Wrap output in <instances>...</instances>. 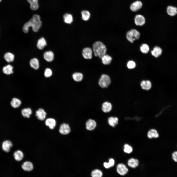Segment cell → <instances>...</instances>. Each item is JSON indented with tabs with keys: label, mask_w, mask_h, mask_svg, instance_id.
Listing matches in <instances>:
<instances>
[{
	"label": "cell",
	"mask_w": 177,
	"mask_h": 177,
	"mask_svg": "<svg viewBox=\"0 0 177 177\" xmlns=\"http://www.w3.org/2000/svg\"><path fill=\"white\" fill-rule=\"evenodd\" d=\"M92 48L95 55L101 58L106 54V48L102 42L99 41L95 42L93 44Z\"/></svg>",
	"instance_id": "obj_1"
},
{
	"label": "cell",
	"mask_w": 177,
	"mask_h": 177,
	"mask_svg": "<svg viewBox=\"0 0 177 177\" xmlns=\"http://www.w3.org/2000/svg\"><path fill=\"white\" fill-rule=\"evenodd\" d=\"M29 21L30 27H32L33 31L35 32H37L42 25L40 16L37 14H35L33 16L32 18L30 19Z\"/></svg>",
	"instance_id": "obj_2"
},
{
	"label": "cell",
	"mask_w": 177,
	"mask_h": 177,
	"mask_svg": "<svg viewBox=\"0 0 177 177\" xmlns=\"http://www.w3.org/2000/svg\"><path fill=\"white\" fill-rule=\"evenodd\" d=\"M111 80L110 77L105 74H102L99 78L98 82L99 86L102 88H106L110 85Z\"/></svg>",
	"instance_id": "obj_3"
},
{
	"label": "cell",
	"mask_w": 177,
	"mask_h": 177,
	"mask_svg": "<svg viewBox=\"0 0 177 177\" xmlns=\"http://www.w3.org/2000/svg\"><path fill=\"white\" fill-rule=\"evenodd\" d=\"M140 37L139 32L135 29H133L129 31L126 34L127 40L131 43L136 40L138 39Z\"/></svg>",
	"instance_id": "obj_4"
},
{
	"label": "cell",
	"mask_w": 177,
	"mask_h": 177,
	"mask_svg": "<svg viewBox=\"0 0 177 177\" xmlns=\"http://www.w3.org/2000/svg\"><path fill=\"white\" fill-rule=\"evenodd\" d=\"M112 107V104L110 102L106 101L103 102L101 104V109L103 112L106 113L110 112Z\"/></svg>",
	"instance_id": "obj_5"
},
{
	"label": "cell",
	"mask_w": 177,
	"mask_h": 177,
	"mask_svg": "<svg viewBox=\"0 0 177 177\" xmlns=\"http://www.w3.org/2000/svg\"><path fill=\"white\" fill-rule=\"evenodd\" d=\"M116 170L117 172L120 175L124 176L128 173V169L124 164L120 163L117 165Z\"/></svg>",
	"instance_id": "obj_6"
},
{
	"label": "cell",
	"mask_w": 177,
	"mask_h": 177,
	"mask_svg": "<svg viewBox=\"0 0 177 177\" xmlns=\"http://www.w3.org/2000/svg\"><path fill=\"white\" fill-rule=\"evenodd\" d=\"M85 125L86 129L91 131L94 129L97 126V123L95 120L89 119L86 121Z\"/></svg>",
	"instance_id": "obj_7"
},
{
	"label": "cell",
	"mask_w": 177,
	"mask_h": 177,
	"mask_svg": "<svg viewBox=\"0 0 177 177\" xmlns=\"http://www.w3.org/2000/svg\"><path fill=\"white\" fill-rule=\"evenodd\" d=\"M70 128L69 125L67 124L64 123L60 126L59 132L62 134L67 135L70 133Z\"/></svg>",
	"instance_id": "obj_8"
},
{
	"label": "cell",
	"mask_w": 177,
	"mask_h": 177,
	"mask_svg": "<svg viewBox=\"0 0 177 177\" xmlns=\"http://www.w3.org/2000/svg\"><path fill=\"white\" fill-rule=\"evenodd\" d=\"M92 50L90 48L86 47L83 50L82 55L83 57L86 59H91L92 57Z\"/></svg>",
	"instance_id": "obj_9"
},
{
	"label": "cell",
	"mask_w": 177,
	"mask_h": 177,
	"mask_svg": "<svg viewBox=\"0 0 177 177\" xmlns=\"http://www.w3.org/2000/svg\"><path fill=\"white\" fill-rule=\"evenodd\" d=\"M166 12L169 16L171 17L174 16L177 14V8L175 6L169 5L167 7Z\"/></svg>",
	"instance_id": "obj_10"
},
{
	"label": "cell",
	"mask_w": 177,
	"mask_h": 177,
	"mask_svg": "<svg viewBox=\"0 0 177 177\" xmlns=\"http://www.w3.org/2000/svg\"><path fill=\"white\" fill-rule=\"evenodd\" d=\"M135 24L137 26H142L145 23V20L144 17L140 14L136 15L134 18Z\"/></svg>",
	"instance_id": "obj_11"
},
{
	"label": "cell",
	"mask_w": 177,
	"mask_h": 177,
	"mask_svg": "<svg viewBox=\"0 0 177 177\" xmlns=\"http://www.w3.org/2000/svg\"><path fill=\"white\" fill-rule=\"evenodd\" d=\"M46 113L42 108H39L36 112L35 115L38 119L41 120H43L45 118Z\"/></svg>",
	"instance_id": "obj_12"
},
{
	"label": "cell",
	"mask_w": 177,
	"mask_h": 177,
	"mask_svg": "<svg viewBox=\"0 0 177 177\" xmlns=\"http://www.w3.org/2000/svg\"><path fill=\"white\" fill-rule=\"evenodd\" d=\"M142 4L139 1H137L133 2L131 5L130 9L133 12H136L140 9L142 7Z\"/></svg>",
	"instance_id": "obj_13"
},
{
	"label": "cell",
	"mask_w": 177,
	"mask_h": 177,
	"mask_svg": "<svg viewBox=\"0 0 177 177\" xmlns=\"http://www.w3.org/2000/svg\"><path fill=\"white\" fill-rule=\"evenodd\" d=\"M140 85L143 89L146 90H150L152 87L151 83L149 80H143L142 81Z\"/></svg>",
	"instance_id": "obj_14"
},
{
	"label": "cell",
	"mask_w": 177,
	"mask_h": 177,
	"mask_svg": "<svg viewBox=\"0 0 177 177\" xmlns=\"http://www.w3.org/2000/svg\"><path fill=\"white\" fill-rule=\"evenodd\" d=\"M139 161L137 159L131 158L129 159L127 162L128 165L130 167L135 168L138 166Z\"/></svg>",
	"instance_id": "obj_15"
},
{
	"label": "cell",
	"mask_w": 177,
	"mask_h": 177,
	"mask_svg": "<svg viewBox=\"0 0 177 177\" xmlns=\"http://www.w3.org/2000/svg\"><path fill=\"white\" fill-rule=\"evenodd\" d=\"M22 168L25 171H30L33 170V166L31 162L30 161H26L22 164Z\"/></svg>",
	"instance_id": "obj_16"
},
{
	"label": "cell",
	"mask_w": 177,
	"mask_h": 177,
	"mask_svg": "<svg viewBox=\"0 0 177 177\" xmlns=\"http://www.w3.org/2000/svg\"><path fill=\"white\" fill-rule=\"evenodd\" d=\"M12 146V144L11 141L8 140H5L2 144V149L5 152H8L10 151V148Z\"/></svg>",
	"instance_id": "obj_17"
},
{
	"label": "cell",
	"mask_w": 177,
	"mask_h": 177,
	"mask_svg": "<svg viewBox=\"0 0 177 177\" xmlns=\"http://www.w3.org/2000/svg\"><path fill=\"white\" fill-rule=\"evenodd\" d=\"M72 77L73 80L77 82H81L83 78V74L79 72H75L73 73L72 75Z\"/></svg>",
	"instance_id": "obj_18"
},
{
	"label": "cell",
	"mask_w": 177,
	"mask_h": 177,
	"mask_svg": "<svg viewBox=\"0 0 177 177\" xmlns=\"http://www.w3.org/2000/svg\"><path fill=\"white\" fill-rule=\"evenodd\" d=\"M107 121L109 125L112 127H114L118 124V119L116 117L110 116L108 118Z\"/></svg>",
	"instance_id": "obj_19"
},
{
	"label": "cell",
	"mask_w": 177,
	"mask_h": 177,
	"mask_svg": "<svg viewBox=\"0 0 177 177\" xmlns=\"http://www.w3.org/2000/svg\"><path fill=\"white\" fill-rule=\"evenodd\" d=\"M162 51L161 48L158 46H155L151 51L152 55L155 58H158L162 54Z\"/></svg>",
	"instance_id": "obj_20"
},
{
	"label": "cell",
	"mask_w": 177,
	"mask_h": 177,
	"mask_svg": "<svg viewBox=\"0 0 177 177\" xmlns=\"http://www.w3.org/2000/svg\"><path fill=\"white\" fill-rule=\"evenodd\" d=\"M44 59L47 61L51 62L54 59V54L52 51H46L44 53Z\"/></svg>",
	"instance_id": "obj_21"
},
{
	"label": "cell",
	"mask_w": 177,
	"mask_h": 177,
	"mask_svg": "<svg viewBox=\"0 0 177 177\" xmlns=\"http://www.w3.org/2000/svg\"><path fill=\"white\" fill-rule=\"evenodd\" d=\"M45 124L47 126H48L50 129H53L55 127L56 122L54 119L49 118L46 120Z\"/></svg>",
	"instance_id": "obj_22"
},
{
	"label": "cell",
	"mask_w": 177,
	"mask_h": 177,
	"mask_svg": "<svg viewBox=\"0 0 177 177\" xmlns=\"http://www.w3.org/2000/svg\"><path fill=\"white\" fill-rule=\"evenodd\" d=\"M101 58L102 63L105 65L110 64L112 60V57L106 54L103 56Z\"/></svg>",
	"instance_id": "obj_23"
},
{
	"label": "cell",
	"mask_w": 177,
	"mask_h": 177,
	"mask_svg": "<svg viewBox=\"0 0 177 177\" xmlns=\"http://www.w3.org/2000/svg\"><path fill=\"white\" fill-rule=\"evenodd\" d=\"M148 137L149 139L156 138L159 137V134L157 131L155 129H152L149 130L147 133Z\"/></svg>",
	"instance_id": "obj_24"
},
{
	"label": "cell",
	"mask_w": 177,
	"mask_h": 177,
	"mask_svg": "<svg viewBox=\"0 0 177 177\" xmlns=\"http://www.w3.org/2000/svg\"><path fill=\"white\" fill-rule=\"evenodd\" d=\"M47 45V43L44 37H42L38 41L37 44V47L39 49L42 50Z\"/></svg>",
	"instance_id": "obj_25"
},
{
	"label": "cell",
	"mask_w": 177,
	"mask_h": 177,
	"mask_svg": "<svg viewBox=\"0 0 177 177\" xmlns=\"http://www.w3.org/2000/svg\"><path fill=\"white\" fill-rule=\"evenodd\" d=\"M21 103V102L20 99L15 98L12 99L10 102L11 105L14 108H17L19 107Z\"/></svg>",
	"instance_id": "obj_26"
},
{
	"label": "cell",
	"mask_w": 177,
	"mask_h": 177,
	"mask_svg": "<svg viewBox=\"0 0 177 177\" xmlns=\"http://www.w3.org/2000/svg\"><path fill=\"white\" fill-rule=\"evenodd\" d=\"M15 159L17 161H20L23 158L24 154L22 152L19 150H17L14 153Z\"/></svg>",
	"instance_id": "obj_27"
},
{
	"label": "cell",
	"mask_w": 177,
	"mask_h": 177,
	"mask_svg": "<svg viewBox=\"0 0 177 177\" xmlns=\"http://www.w3.org/2000/svg\"><path fill=\"white\" fill-rule=\"evenodd\" d=\"M32 110L30 108H24L21 110L22 116L25 117L29 118L32 113Z\"/></svg>",
	"instance_id": "obj_28"
},
{
	"label": "cell",
	"mask_w": 177,
	"mask_h": 177,
	"mask_svg": "<svg viewBox=\"0 0 177 177\" xmlns=\"http://www.w3.org/2000/svg\"><path fill=\"white\" fill-rule=\"evenodd\" d=\"M31 66L35 70L38 69L39 67V63L38 59L35 58H33L30 61Z\"/></svg>",
	"instance_id": "obj_29"
},
{
	"label": "cell",
	"mask_w": 177,
	"mask_h": 177,
	"mask_svg": "<svg viewBox=\"0 0 177 177\" xmlns=\"http://www.w3.org/2000/svg\"><path fill=\"white\" fill-rule=\"evenodd\" d=\"M13 67L10 65L4 66L3 68V72L7 75H10L13 73Z\"/></svg>",
	"instance_id": "obj_30"
},
{
	"label": "cell",
	"mask_w": 177,
	"mask_h": 177,
	"mask_svg": "<svg viewBox=\"0 0 177 177\" xmlns=\"http://www.w3.org/2000/svg\"><path fill=\"white\" fill-rule=\"evenodd\" d=\"M63 17L64 22L67 24H70L73 21V17L70 14H65L64 15Z\"/></svg>",
	"instance_id": "obj_31"
},
{
	"label": "cell",
	"mask_w": 177,
	"mask_h": 177,
	"mask_svg": "<svg viewBox=\"0 0 177 177\" xmlns=\"http://www.w3.org/2000/svg\"><path fill=\"white\" fill-rule=\"evenodd\" d=\"M4 58L5 60L8 62H13L14 58V55L10 52L6 53L4 55Z\"/></svg>",
	"instance_id": "obj_32"
},
{
	"label": "cell",
	"mask_w": 177,
	"mask_h": 177,
	"mask_svg": "<svg viewBox=\"0 0 177 177\" xmlns=\"http://www.w3.org/2000/svg\"><path fill=\"white\" fill-rule=\"evenodd\" d=\"M82 18L84 21L88 20L90 18V12L87 10H83L81 12Z\"/></svg>",
	"instance_id": "obj_33"
},
{
	"label": "cell",
	"mask_w": 177,
	"mask_h": 177,
	"mask_svg": "<svg viewBox=\"0 0 177 177\" xmlns=\"http://www.w3.org/2000/svg\"><path fill=\"white\" fill-rule=\"evenodd\" d=\"M150 50L149 46L146 44H142L140 47L141 51L143 53L147 54L149 52Z\"/></svg>",
	"instance_id": "obj_34"
},
{
	"label": "cell",
	"mask_w": 177,
	"mask_h": 177,
	"mask_svg": "<svg viewBox=\"0 0 177 177\" xmlns=\"http://www.w3.org/2000/svg\"><path fill=\"white\" fill-rule=\"evenodd\" d=\"M108 162H105L103 164L104 167L107 169L109 168L114 166L115 161L113 158H110L109 159Z\"/></svg>",
	"instance_id": "obj_35"
},
{
	"label": "cell",
	"mask_w": 177,
	"mask_h": 177,
	"mask_svg": "<svg viewBox=\"0 0 177 177\" xmlns=\"http://www.w3.org/2000/svg\"><path fill=\"white\" fill-rule=\"evenodd\" d=\"M102 175L103 174L102 171L97 169L94 170L91 173V175L93 177H101Z\"/></svg>",
	"instance_id": "obj_36"
},
{
	"label": "cell",
	"mask_w": 177,
	"mask_h": 177,
	"mask_svg": "<svg viewBox=\"0 0 177 177\" xmlns=\"http://www.w3.org/2000/svg\"><path fill=\"white\" fill-rule=\"evenodd\" d=\"M124 151L126 153L130 154L133 150L132 147L128 144H125L124 146Z\"/></svg>",
	"instance_id": "obj_37"
},
{
	"label": "cell",
	"mask_w": 177,
	"mask_h": 177,
	"mask_svg": "<svg viewBox=\"0 0 177 177\" xmlns=\"http://www.w3.org/2000/svg\"><path fill=\"white\" fill-rule=\"evenodd\" d=\"M127 66L129 69H133L136 66V64L134 61L133 60H130L127 63Z\"/></svg>",
	"instance_id": "obj_38"
},
{
	"label": "cell",
	"mask_w": 177,
	"mask_h": 177,
	"mask_svg": "<svg viewBox=\"0 0 177 177\" xmlns=\"http://www.w3.org/2000/svg\"><path fill=\"white\" fill-rule=\"evenodd\" d=\"M30 23L29 21L25 24L23 28V30L25 33H27L29 30V28L30 27Z\"/></svg>",
	"instance_id": "obj_39"
},
{
	"label": "cell",
	"mask_w": 177,
	"mask_h": 177,
	"mask_svg": "<svg viewBox=\"0 0 177 177\" xmlns=\"http://www.w3.org/2000/svg\"><path fill=\"white\" fill-rule=\"evenodd\" d=\"M30 7L33 10H36L39 8L38 2H32L30 3Z\"/></svg>",
	"instance_id": "obj_40"
},
{
	"label": "cell",
	"mask_w": 177,
	"mask_h": 177,
	"mask_svg": "<svg viewBox=\"0 0 177 177\" xmlns=\"http://www.w3.org/2000/svg\"><path fill=\"white\" fill-rule=\"evenodd\" d=\"M52 72L51 70L49 68H47L45 70L44 75L46 77H50L52 75Z\"/></svg>",
	"instance_id": "obj_41"
},
{
	"label": "cell",
	"mask_w": 177,
	"mask_h": 177,
	"mask_svg": "<svg viewBox=\"0 0 177 177\" xmlns=\"http://www.w3.org/2000/svg\"><path fill=\"white\" fill-rule=\"evenodd\" d=\"M172 158L175 161L177 162V151L174 152L172 153Z\"/></svg>",
	"instance_id": "obj_42"
},
{
	"label": "cell",
	"mask_w": 177,
	"mask_h": 177,
	"mask_svg": "<svg viewBox=\"0 0 177 177\" xmlns=\"http://www.w3.org/2000/svg\"><path fill=\"white\" fill-rule=\"evenodd\" d=\"M28 2L30 4L32 2H38V0H27Z\"/></svg>",
	"instance_id": "obj_43"
},
{
	"label": "cell",
	"mask_w": 177,
	"mask_h": 177,
	"mask_svg": "<svg viewBox=\"0 0 177 177\" xmlns=\"http://www.w3.org/2000/svg\"><path fill=\"white\" fill-rule=\"evenodd\" d=\"M2 0H0V2Z\"/></svg>",
	"instance_id": "obj_44"
}]
</instances>
